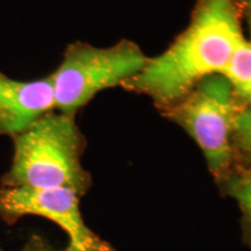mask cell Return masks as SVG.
Returning a JSON list of instances; mask_svg holds the SVG:
<instances>
[{"label":"cell","instance_id":"cell-1","mask_svg":"<svg viewBox=\"0 0 251 251\" xmlns=\"http://www.w3.org/2000/svg\"><path fill=\"white\" fill-rule=\"evenodd\" d=\"M238 0H199L188 27L163 54L130 79L135 90L159 103L183 98L199 81L222 75L246 42Z\"/></svg>","mask_w":251,"mask_h":251},{"label":"cell","instance_id":"cell-2","mask_svg":"<svg viewBox=\"0 0 251 251\" xmlns=\"http://www.w3.org/2000/svg\"><path fill=\"white\" fill-rule=\"evenodd\" d=\"M11 166L0 186L69 188L83 196L91 178L81 165L85 139L75 115L50 112L11 137Z\"/></svg>","mask_w":251,"mask_h":251},{"label":"cell","instance_id":"cell-3","mask_svg":"<svg viewBox=\"0 0 251 251\" xmlns=\"http://www.w3.org/2000/svg\"><path fill=\"white\" fill-rule=\"evenodd\" d=\"M147 59L135 43L124 42L98 48L75 42L65 50L54 74L55 108L76 115L100 91L130 80L146 67Z\"/></svg>","mask_w":251,"mask_h":251},{"label":"cell","instance_id":"cell-4","mask_svg":"<svg viewBox=\"0 0 251 251\" xmlns=\"http://www.w3.org/2000/svg\"><path fill=\"white\" fill-rule=\"evenodd\" d=\"M236 115L230 81L224 75H213L180 99L172 118L200 147L211 171L221 174L231 158L230 140Z\"/></svg>","mask_w":251,"mask_h":251},{"label":"cell","instance_id":"cell-5","mask_svg":"<svg viewBox=\"0 0 251 251\" xmlns=\"http://www.w3.org/2000/svg\"><path fill=\"white\" fill-rule=\"evenodd\" d=\"M79 197L69 188L0 186V219L12 226L26 215L42 216L68 234L64 251H114L84 222Z\"/></svg>","mask_w":251,"mask_h":251},{"label":"cell","instance_id":"cell-6","mask_svg":"<svg viewBox=\"0 0 251 251\" xmlns=\"http://www.w3.org/2000/svg\"><path fill=\"white\" fill-rule=\"evenodd\" d=\"M55 109L51 75L19 80L0 71V135L14 136Z\"/></svg>","mask_w":251,"mask_h":251},{"label":"cell","instance_id":"cell-7","mask_svg":"<svg viewBox=\"0 0 251 251\" xmlns=\"http://www.w3.org/2000/svg\"><path fill=\"white\" fill-rule=\"evenodd\" d=\"M224 76L230 81L234 91L251 100V42H244L235 52Z\"/></svg>","mask_w":251,"mask_h":251},{"label":"cell","instance_id":"cell-8","mask_svg":"<svg viewBox=\"0 0 251 251\" xmlns=\"http://www.w3.org/2000/svg\"><path fill=\"white\" fill-rule=\"evenodd\" d=\"M234 135L240 147L251 153V105L237 112L234 124Z\"/></svg>","mask_w":251,"mask_h":251},{"label":"cell","instance_id":"cell-9","mask_svg":"<svg viewBox=\"0 0 251 251\" xmlns=\"http://www.w3.org/2000/svg\"><path fill=\"white\" fill-rule=\"evenodd\" d=\"M233 193L251 218V180L237 183L234 186Z\"/></svg>","mask_w":251,"mask_h":251},{"label":"cell","instance_id":"cell-10","mask_svg":"<svg viewBox=\"0 0 251 251\" xmlns=\"http://www.w3.org/2000/svg\"><path fill=\"white\" fill-rule=\"evenodd\" d=\"M0 251H5L2 249V247L0 246ZM23 251H57L55 250L50 244L47 242L46 240H43L42 237L36 236H31L29 240L27 241L26 246L24 247Z\"/></svg>","mask_w":251,"mask_h":251},{"label":"cell","instance_id":"cell-11","mask_svg":"<svg viewBox=\"0 0 251 251\" xmlns=\"http://www.w3.org/2000/svg\"><path fill=\"white\" fill-rule=\"evenodd\" d=\"M240 4H242L247 9V13L251 14V0H238Z\"/></svg>","mask_w":251,"mask_h":251},{"label":"cell","instance_id":"cell-12","mask_svg":"<svg viewBox=\"0 0 251 251\" xmlns=\"http://www.w3.org/2000/svg\"><path fill=\"white\" fill-rule=\"evenodd\" d=\"M248 24H249V30L251 34V14H248Z\"/></svg>","mask_w":251,"mask_h":251}]
</instances>
